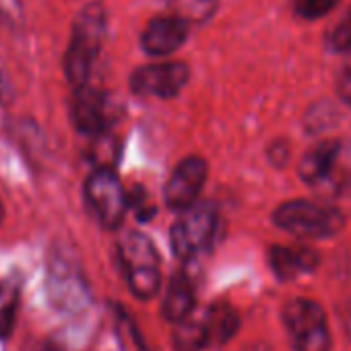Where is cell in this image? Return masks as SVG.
I'll return each instance as SVG.
<instances>
[{
  "mask_svg": "<svg viewBox=\"0 0 351 351\" xmlns=\"http://www.w3.org/2000/svg\"><path fill=\"white\" fill-rule=\"evenodd\" d=\"M324 48L337 56H351V5L341 19L324 34Z\"/></svg>",
  "mask_w": 351,
  "mask_h": 351,
  "instance_id": "obj_18",
  "label": "cell"
},
{
  "mask_svg": "<svg viewBox=\"0 0 351 351\" xmlns=\"http://www.w3.org/2000/svg\"><path fill=\"white\" fill-rule=\"evenodd\" d=\"M300 180L322 199H339L351 191V143L322 138L298 163Z\"/></svg>",
  "mask_w": 351,
  "mask_h": 351,
  "instance_id": "obj_1",
  "label": "cell"
},
{
  "mask_svg": "<svg viewBox=\"0 0 351 351\" xmlns=\"http://www.w3.org/2000/svg\"><path fill=\"white\" fill-rule=\"evenodd\" d=\"M341 5V0H291L293 13L304 19V21H318L330 15L337 7Z\"/></svg>",
  "mask_w": 351,
  "mask_h": 351,
  "instance_id": "obj_20",
  "label": "cell"
},
{
  "mask_svg": "<svg viewBox=\"0 0 351 351\" xmlns=\"http://www.w3.org/2000/svg\"><path fill=\"white\" fill-rule=\"evenodd\" d=\"M207 176H209V165L203 157L199 155L184 157L173 167L163 189V201L167 209L182 211L193 203H197L207 182Z\"/></svg>",
  "mask_w": 351,
  "mask_h": 351,
  "instance_id": "obj_10",
  "label": "cell"
},
{
  "mask_svg": "<svg viewBox=\"0 0 351 351\" xmlns=\"http://www.w3.org/2000/svg\"><path fill=\"white\" fill-rule=\"evenodd\" d=\"M271 219L279 230L302 240L335 238L345 230L347 223V217L339 207L330 203H318L306 199H293L281 203L273 211Z\"/></svg>",
  "mask_w": 351,
  "mask_h": 351,
  "instance_id": "obj_3",
  "label": "cell"
},
{
  "mask_svg": "<svg viewBox=\"0 0 351 351\" xmlns=\"http://www.w3.org/2000/svg\"><path fill=\"white\" fill-rule=\"evenodd\" d=\"M0 291H3V283H0Z\"/></svg>",
  "mask_w": 351,
  "mask_h": 351,
  "instance_id": "obj_27",
  "label": "cell"
},
{
  "mask_svg": "<svg viewBox=\"0 0 351 351\" xmlns=\"http://www.w3.org/2000/svg\"><path fill=\"white\" fill-rule=\"evenodd\" d=\"M191 81V69L184 62H153L138 66L130 75V91L138 97L171 99Z\"/></svg>",
  "mask_w": 351,
  "mask_h": 351,
  "instance_id": "obj_9",
  "label": "cell"
},
{
  "mask_svg": "<svg viewBox=\"0 0 351 351\" xmlns=\"http://www.w3.org/2000/svg\"><path fill=\"white\" fill-rule=\"evenodd\" d=\"M269 267L273 275L279 281H293L304 275H310L320 265L318 250L310 246H285V244H273L267 252Z\"/></svg>",
  "mask_w": 351,
  "mask_h": 351,
  "instance_id": "obj_13",
  "label": "cell"
},
{
  "mask_svg": "<svg viewBox=\"0 0 351 351\" xmlns=\"http://www.w3.org/2000/svg\"><path fill=\"white\" fill-rule=\"evenodd\" d=\"M11 93H13L11 81H9L7 73L3 71V66H0V101L9 104V99H11Z\"/></svg>",
  "mask_w": 351,
  "mask_h": 351,
  "instance_id": "obj_25",
  "label": "cell"
},
{
  "mask_svg": "<svg viewBox=\"0 0 351 351\" xmlns=\"http://www.w3.org/2000/svg\"><path fill=\"white\" fill-rule=\"evenodd\" d=\"M3 221H5V209H3V205H0V226H3Z\"/></svg>",
  "mask_w": 351,
  "mask_h": 351,
  "instance_id": "obj_26",
  "label": "cell"
},
{
  "mask_svg": "<svg viewBox=\"0 0 351 351\" xmlns=\"http://www.w3.org/2000/svg\"><path fill=\"white\" fill-rule=\"evenodd\" d=\"M0 21L13 27L23 23V3L21 0H0Z\"/></svg>",
  "mask_w": 351,
  "mask_h": 351,
  "instance_id": "obj_23",
  "label": "cell"
},
{
  "mask_svg": "<svg viewBox=\"0 0 351 351\" xmlns=\"http://www.w3.org/2000/svg\"><path fill=\"white\" fill-rule=\"evenodd\" d=\"M197 304V287L193 277L186 271H176L167 283V291L163 298V316L171 324L189 318L195 312Z\"/></svg>",
  "mask_w": 351,
  "mask_h": 351,
  "instance_id": "obj_14",
  "label": "cell"
},
{
  "mask_svg": "<svg viewBox=\"0 0 351 351\" xmlns=\"http://www.w3.org/2000/svg\"><path fill=\"white\" fill-rule=\"evenodd\" d=\"M71 120L75 128L85 136H97L108 132V99L104 91L85 83L73 89Z\"/></svg>",
  "mask_w": 351,
  "mask_h": 351,
  "instance_id": "obj_12",
  "label": "cell"
},
{
  "mask_svg": "<svg viewBox=\"0 0 351 351\" xmlns=\"http://www.w3.org/2000/svg\"><path fill=\"white\" fill-rule=\"evenodd\" d=\"M106 27L108 15L101 3H89L79 11L64 54V75L73 89L89 83L99 50L104 46Z\"/></svg>",
  "mask_w": 351,
  "mask_h": 351,
  "instance_id": "obj_2",
  "label": "cell"
},
{
  "mask_svg": "<svg viewBox=\"0 0 351 351\" xmlns=\"http://www.w3.org/2000/svg\"><path fill=\"white\" fill-rule=\"evenodd\" d=\"M293 351H330L332 332L324 308L310 298H291L281 310Z\"/></svg>",
  "mask_w": 351,
  "mask_h": 351,
  "instance_id": "obj_6",
  "label": "cell"
},
{
  "mask_svg": "<svg viewBox=\"0 0 351 351\" xmlns=\"http://www.w3.org/2000/svg\"><path fill=\"white\" fill-rule=\"evenodd\" d=\"M189 32L191 25L171 13L153 17L141 34V48L153 58L171 56L186 44Z\"/></svg>",
  "mask_w": 351,
  "mask_h": 351,
  "instance_id": "obj_11",
  "label": "cell"
},
{
  "mask_svg": "<svg viewBox=\"0 0 351 351\" xmlns=\"http://www.w3.org/2000/svg\"><path fill=\"white\" fill-rule=\"evenodd\" d=\"M335 91H337V97H339L347 108H351V58H349V60L341 66V71L337 73Z\"/></svg>",
  "mask_w": 351,
  "mask_h": 351,
  "instance_id": "obj_22",
  "label": "cell"
},
{
  "mask_svg": "<svg viewBox=\"0 0 351 351\" xmlns=\"http://www.w3.org/2000/svg\"><path fill=\"white\" fill-rule=\"evenodd\" d=\"M173 347L176 351H201L207 347V335L201 314H191L189 318L173 324Z\"/></svg>",
  "mask_w": 351,
  "mask_h": 351,
  "instance_id": "obj_17",
  "label": "cell"
},
{
  "mask_svg": "<svg viewBox=\"0 0 351 351\" xmlns=\"http://www.w3.org/2000/svg\"><path fill=\"white\" fill-rule=\"evenodd\" d=\"M126 195H128V211L132 209L134 215H136L138 219H143V221L153 219L155 207H153V203L149 201V195L145 193V189L136 186L132 193H126Z\"/></svg>",
  "mask_w": 351,
  "mask_h": 351,
  "instance_id": "obj_21",
  "label": "cell"
},
{
  "mask_svg": "<svg viewBox=\"0 0 351 351\" xmlns=\"http://www.w3.org/2000/svg\"><path fill=\"white\" fill-rule=\"evenodd\" d=\"M46 287L52 306L62 312H83L91 302V289L79 263L62 250L50 254Z\"/></svg>",
  "mask_w": 351,
  "mask_h": 351,
  "instance_id": "obj_7",
  "label": "cell"
},
{
  "mask_svg": "<svg viewBox=\"0 0 351 351\" xmlns=\"http://www.w3.org/2000/svg\"><path fill=\"white\" fill-rule=\"evenodd\" d=\"M178 213L180 217L169 232V244L178 258L193 261L213 246L219 230V211L211 201H197Z\"/></svg>",
  "mask_w": 351,
  "mask_h": 351,
  "instance_id": "obj_5",
  "label": "cell"
},
{
  "mask_svg": "<svg viewBox=\"0 0 351 351\" xmlns=\"http://www.w3.org/2000/svg\"><path fill=\"white\" fill-rule=\"evenodd\" d=\"M201 320H203L205 335H207V347L226 345L240 330V314L234 306L226 302H217L209 306L201 314Z\"/></svg>",
  "mask_w": 351,
  "mask_h": 351,
  "instance_id": "obj_15",
  "label": "cell"
},
{
  "mask_svg": "<svg viewBox=\"0 0 351 351\" xmlns=\"http://www.w3.org/2000/svg\"><path fill=\"white\" fill-rule=\"evenodd\" d=\"M165 9L191 27H197L213 19L219 9V0H165Z\"/></svg>",
  "mask_w": 351,
  "mask_h": 351,
  "instance_id": "obj_16",
  "label": "cell"
},
{
  "mask_svg": "<svg viewBox=\"0 0 351 351\" xmlns=\"http://www.w3.org/2000/svg\"><path fill=\"white\" fill-rule=\"evenodd\" d=\"M118 263L134 298L151 300L161 289V258L155 244L141 232H128L118 242Z\"/></svg>",
  "mask_w": 351,
  "mask_h": 351,
  "instance_id": "obj_4",
  "label": "cell"
},
{
  "mask_svg": "<svg viewBox=\"0 0 351 351\" xmlns=\"http://www.w3.org/2000/svg\"><path fill=\"white\" fill-rule=\"evenodd\" d=\"M85 203L106 230H118L128 213V195L114 167H95L85 180Z\"/></svg>",
  "mask_w": 351,
  "mask_h": 351,
  "instance_id": "obj_8",
  "label": "cell"
},
{
  "mask_svg": "<svg viewBox=\"0 0 351 351\" xmlns=\"http://www.w3.org/2000/svg\"><path fill=\"white\" fill-rule=\"evenodd\" d=\"M17 310H19V291L5 289L0 291V339H7L17 322Z\"/></svg>",
  "mask_w": 351,
  "mask_h": 351,
  "instance_id": "obj_19",
  "label": "cell"
},
{
  "mask_svg": "<svg viewBox=\"0 0 351 351\" xmlns=\"http://www.w3.org/2000/svg\"><path fill=\"white\" fill-rule=\"evenodd\" d=\"M267 155H269V161H271L273 165L283 167V165L287 163V159H289V145H287L285 141L279 138V141H275V143L269 147Z\"/></svg>",
  "mask_w": 351,
  "mask_h": 351,
  "instance_id": "obj_24",
  "label": "cell"
}]
</instances>
